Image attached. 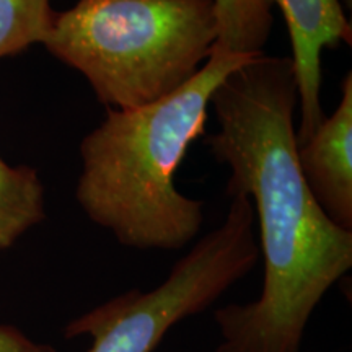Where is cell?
Segmentation results:
<instances>
[{"label": "cell", "mask_w": 352, "mask_h": 352, "mask_svg": "<svg viewBox=\"0 0 352 352\" xmlns=\"http://www.w3.org/2000/svg\"><path fill=\"white\" fill-rule=\"evenodd\" d=\"M0 352H57V349L33 340L12 324L0 323Z\"/></svg>", "instance_id": "obj_10"}, {"label": "cell", "mask_w": 352, "mask_h": 352, "mask_svg": "<svg viewBox=\"0 0 352 352\" xmlns=\"http://www.w3.org/2000/svg\"><path fill=\"white\" fill-rule=\"evenodd\" d=\"M54 15L51 0H0V59L43 44Z\"/></svg>", "instance_id": "obj_9"}, {"label": "cell", "mask_w": 352, "mask_h": 352, "mask_svg": "<svg viewBox=\"0 0 352 352\" xmlns=\"http://www.w3.org/2000/svg\"><path fill=\"white\" fill-rule=\"evenodd\" d=\"M261 56V54H259ZM256 56L212 50L188 83L134 109L108 108L80 144L76 197L91 222L135 250H179L204 223V204L175 184L189 145L206 134L214 91Z\"/></svg>", "instance_id": "obj_2"}, {"label": "cell", "mask_w": 352, "mask_h": 352, "mask_svg": "<svg viewBox=\"0 0 352 352\" xmlns=\"http://www.w3.org/2000/svg\"><path fill=\"white\" fill-rule=\"evenodd\" d=\"M46 217L44 188L32 166L0 158V252L8 250Z\"/></svg>", "instance_id": "obj_7"}, {"label": "cell", "mask_w": 352, "mask_h": 352, "mask_svg": "<svg viewBox=\"0 0 352 352\" xmlns=\"http://www.w3.org/2000/svg\"><path fill=\"white\" fill-rule=\"evenodd\" d=\"M297 103L292 59L266 54L233 70L210 98L219 132L208 145L230 168L227 195L252 199L264 258L258 300L215 310V352H300L315 308L352 267V232L320 208L298 165Z\"/></svg>", "instance_id": "obj_1"}, {"label": "cell", "mask_w": 352, "mask_h": 352, "mask_svg": "<svg viewBox=\"0 0 352 352\" xmlns=\"http://www.w3.org/2000/svg\"><path fill=\"white\" fill-rule=\"evenodd\" d=\"M283 10L292 44V64L300 103L297 145L307 142L327 114L321 108V52L351 44L352 30L340 0H263Z\"/></svg>", "instance_id": "obj_5"}, {"label": "cell", "mask_w": 352, "mask_h": 352, "mask_svg": "<svg viewBox=\"0 0 352 352\" xmlns=\"http://www.w3.org/2000/svg\"><path fill=\"white\" fill-rule=\"evenodd\" d=\"M219 36L214 50L230 54L259 56L272 28L271 7L263 0H214Z\"/></svg>", "instance_id": "obj_8"}, {"label": "cell", "mask_w": 352, "mask_h": 352, "mask_svg": "<svg viewBox=\"0 0 352 352\" xmlns=\"http://www.w3.org/2000/svg\"><path fill=\"white\" fill-rule=\"evenodd\" d=\"M256 220L248 196H232L222 226L175 264L160 285L131 289L91 308L65 327V338L88 336V352H153L179 321L212 307L259 258Z\"/></svg>", "instance_id": "obj_4"}, {"label": "cell", "mask_w": 352, "mask_h": 352, "mask_svg": "<svg viewBox=\"0 0 352 352\" xmlns=\"http://www.w3.org/2000/svg\"><path fill=\"white\" fill-rule=\"evenodd\" d=\"M341 101L297 151L307 186L336 226L352 232V74L342 80Z\"/></svg>", "instance_id": "obj_6"}, {"label": "cell", "mask_w": 352, "mask_h": 352, "mask_svg": "<svg viewBox=\"0 0 352 352\" xmlns=\"http://www.w3.org/2000/svg\"><path fill=\"white\" fill-rule=\"evenodd\" d=\"M219 36L214 0H78L43 44L111 109L165 98L196 76Z\"/></svg>", "instance_id": "obj_3"}]
</instances>
